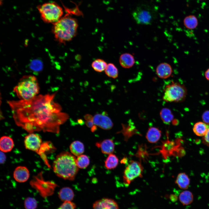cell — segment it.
<instances>
[{"mask_svg": "<svg viewBox=\"0 0 209 209\" xmlns=\"http://www.w3.org/2000/svg\"><path fill=\"white\" fill-rule=\"evenodd\" d=\"M179 200L183 205H187L191 204L193 200V196L192 193L188 190L181 192L179 197Z\"/></svg>", "mask_w": 209, "mask_h": 209, "instance_id": "cb8c5ba5", "label": "cell"}, {"mask_svg": "<svg viewBox=\"0 0 209 209\" xmlns=\"http://www.w3.org/2000/svg\"><path fill=\"white\" fill-rule=\"evenodd\" d=\"M37 8L41 19L47 23L53 24L57 22L63 15L62 8L55 2L44 3L38 6Z\"/></svg>", "mask_w": 209, "mask_h": 209, "instance_id": "5b68a950", "label": "cell"}, {"mask_svg": "<svg viewBox=\"0 0 209 209\" xmlns=\"http://www.w3.org/2000/svg\"><path fill=\"white\" fill-rule=\"evenodd\" d=\"M15 180L20 183H23L27 181L29 177L30 173L28 169L24 166H19L15 169L13 173Z\"/></svg>", "mask_w": 209, "mask_h": 209, "instance_id": "7c38bea8", "label": "cell"}, {"mask_svg": "<svg viewBox=\"0 0 209 209\" xmlns=\"http://www.w3.org/2000/svg\"><path fill=\"white\" fill-rule=\"evenodd\" d=\"M209 129V125L204 122H199L194 125L193 130L194 133L199 136H204Z\"/></svg>", "mask_w": 209, "mask_h": 209, "instance_id": "ac0fdd59", "label": "cell"}, {"mask_svg": "<svg viewBox=\"0 0 209 209\" xmlns=\"http://www.w3.org/2000/svg\"><path fill=\"white\" fill-rule=\"evenodd\" d=\"M160 117L165 124H169L173 119L174 116L171 110L167 108H163L160 111Z\"/></svg>", "mask_w": 209, "mask_h": 209, "instance_id": "d4e9b609", "label": "cell"}, {"mask_svg": "<svg viewBox=\"0 0 209 209\" xmlns=\"http://www.w3.org/2000/svg\"><path fill=\"white\" fill-rule=\"evenodd\" d=\"M163 99L167 102H180L185 99L187 90L183 85L172 82L167 84L164 89Z\"/></svg>", "mask_w": 209, "mask_h": 209, "instance_id": "8992f818", "label": "cell"}, {"mask_svg": "<svg viewBox=\"0 0 209 209\" xmlns=\"http://www.w3.org/2000/svg\"><path fill=\"white\" fill-rule=\"evenodd\" d=\"M83 120H82V119H80L78 120V122L79 123L82 124L83 123Z\"/></svg>", "mask_w": 209, "mask_h": 209, "instance_id": "8d00e7d4", "label": "cell"}, {"mask_svg": "<svg viewBox=\"0 0 209 209\" xmlns=\"http://www.w3.org/2000/svg\"><path fill=\"white\" fill-rule=\"evenodd\" d=\"M6 156L4 152L1 151L0 152V163H4L6 161Z\"/></svg>", "mask_w": 209, "mask_h": 209, "instance_id": "d6a6232c", "label": "cell"}, {"mask_svg": "<svg viewBox=\"0 0 209 209\" xmlns=\"http://www.w3.org/2000/svg\"><path fill=\"white\" fill-rule=\"evenodd\" d=\"M37 206V202L33 198H27L24 201V206L26 209H35Z\"/></svg>", "mask_w": 209, "mask_h": 209, "instance_id": "f1b7e54d", "label": "cell"}, {"mask_svg": "<svg viewBox=\"0 0 209 209\" xmlns=\"http://www.w3.org/2000/svg\"><path fill=\"white\" fill-rule=\"evenodd\" d=\"M107 65L106 62L104 60L97 59L92 62L91 66L95 71L100 72L105 70Z\"/></svg>", "mask_w": 209, "mask_h": 209, "instance_id": "484cf974", "label": "cell"}, {"mask_svg": "<svg viewBox=\"0 0 209 209\" xmlns=\"http://www.w3.org/2000/svg\"><path fill=\"white\" fill-rule=\"evenodd\" d=\"M156 72L158 76L162 79H166L171 75L172 70L171 65L169 64L162 63L157 67Z\"/></svg>", "mask_w": 209, "mask_h": 209, "instance_id": "4fadbf2b", "label": "cell"}, {"mask_svg": "<svg viewBox=\"0 0 209 209\" xmlns=\"http://www.w3.org/2000/svg\"><path fill=\"white\" fill-rule=\"evenodd\" d=\"M90 163L88 157L85 155L82 154L77 157L76 158V163L78 168L84 169L88 167Z\"/></svg>", "mask_w": 209, "mask_h": 209, "instance_id": "4316f807", "label": "cell"}, {"mask_svg": "<svg viewBox=\"0 0 209 209\" xmlns=\"http://www.w3.org/2000/svg\"><path fill=\"white\" fill-rule=\"evenodd\" d=\"M96 145L100 148L102 152L105 154H112L114 149V144L113 140L106 139L96 143Z\"/></svg>", "mask_w": 209, "mask_h": 209, "instance_id": "5bb4252c", "label": "cell"}, {"mask_svg": "<svg viewBox=\"0 0 209 209\" xmlns=\"http://www.w3.org/2000/svg\"><path fill=\"white\" fill-rule=\"evenodd\" d=\"M26 149L38 153L42 144V139L37 134L30 133L26 136L24 140Z\"/></svg>", "mask_w": 209, "mask_h": 209, "instance_id": "9c48e42d", "label": "cell"}, {"mask_svg": "<svg viewBox=\"0 0 209 209\" xmlns=\"http://www.w3.org/2000/svg\"><path fill=\"white\" fill-rule=\"evenodd\" d=\"M143 168L139 162L131 161L126 167L123 175V182L126 185H128L135 179L141 177Z\"/></svg>", "mask_w": 209, "mask_h": 209, "instance_id": "ba28073f", "label": "cell"}, {"mask_svg": "<svg viewBox=\"0 0 209 209\" xmlns=\"http://www.w3.org/2000/svg\"><path fill=\"white\" fill-rule=\"evenodd\" d=\"M118 158L115 155L112 153L110 154L105 161V166L107 169H114L118 165Z\"/></svg>", "mask_w": 209, "mask_h": 209, "instance_id": "603a6c76", "label": "cell"}, {"mask_svg": "<svg viewBox=\"0 0 209 209\" xmlns=\"http://www.w3.org/2000/svg\"><path fill=\"white\" fill-rule=\"evenodd\" d=\"M175 183L181 189H187L190 183V179L188 175L185 173H181L178 175Z\"/></svg>", "mask_w": 209, "mask_h": 209, "instance_id": "d6986e66", "label": "cell"}, {"mask_svg": "<svg viewBox=\"0 0 209 209\" xmlns=\"http://www.w3.org/2000/svg\"><path fill=\"white\" fill-rule=\"evenodd\" d=\"M85 123L87 127L91 129L95 125L93 120H86Z\"/></svg>", "mask_w": 209, "mask_h": 209, "instance_id": "836d02e7", "label": "cell"}, {"mask_svg": "<svg viewBox=\"0 0 209 209\" xmlns=\"http://www.w3.org/2000/svg\"></svg>", "mask_w": 209, "mask_h": 209, "instance_id": "74e56055", "label": "cell"}, {"mask_svg": "<svg viewBox=\"0 0 209 209\" xmlns=\"http://www.w3.org/2000/svg\"><path fill=\"white\" fill-rule=\"evenodd\" d=\"M161 135V132L159 129L155 127H151L147 131L146 138L149 142L155 143L159 140Z\"/></svg>", "mask_w": 209, "mask_h": 209, "instance_id": "9a60e30c", "label": "cell"}, {"mask_svg": "<svg viewBox=\"0 0 209 209\" xmlns=\"http://www.w3.org/2000/svg\"><path fill=\"white\" fill-rule=\"evenodd\" d=\"M93 121L94 125L105 130L110 129L113 126L112 121L105 112L95 114L93 117Z\"/></svg>", "mask_w": 209, "mask_h": 209, "instance_id": "30bf717a", "label": "cell"}, {"mask_svg": "<svg viewBox=\"0 0 209 209\" xmlns=\"http://www.w3.org/2000/svg\"><path fill=\"white\" fill-rule=\"evenodd\" d=\"M84 117L86 120H93V117L90 114H86Z\"/></svg>", "mask_w": 209, "mask_h": 209, "instance_id": "e575fe53", "label": "cell"}, {"mask_svg": "<svg viewBox=\"0 0 209 209\" xmlns=\"http://www.w3.org/2000/svg\"><path fill=\"white\" fill-rule=\"evenodd\" d=\"M56 94L40 95L28 100L8 101L17 125L30 133L43 131L58 134L60 126L69 116L61 111L60 105L54 101Z\"/></svg>", "mask_w": 209, "mask_h": 209, "instance_id": "6da1fadb", "label": "cell"}, {"mask_svg": "<svg viewBox=\"0 0 209 209\" xmlns=\"http://www.w3.org/2000/svg\"><path fill=\"white\" fill-rule=\"evenodd\" d=\"M75 204L71 201L64 202L58 208L59 209H75Z\"/></svg>", "mask_w": 209, "mask_h": 209, "instance_id": "f546056e", "label": "cell"}, {"mask_svg": "<svg viewBox=\"0 0 209 209\" xmlns=\"http://www.w3.org/2000/svg\"><path fill=\"white\" fill-rule=\"evenodd\" d=\"M39 87L37 80L33 75H25L14 87V91L21 100L32 99L39 93Z\"/></svg>", "mask_w": 209, "mask_h": 209, "instance_id": "277c9868", "label": "cell"}, {"mask_svg": "<svg viewBox=\"0 0 209 209\" xmlns=\"http://www.w3.org/2000/svg\"><path fill=\"white\" fill-rule=\"evenodd\" d=\"M133 18L139 24H151L155 18L156 11L149 5L142 4L138 6L133 12Z\"/></svg>", "mask_w": 209, "mask_h": 209, "instance_id": "52a82bcc", "label": "cell"}, {"mask_svg": "<svg viewBox=\"0 0 209 209\" xmlns=\"http://www.w3.org/2000/svg\"><path fill=\"white\" fill-rule=\"evenodd\" d=\"M93 209H119L117 203L114 200L104 198L94 203Z\"/></svg>", "mask_w": 209, "mask_h": 209, "instance_id": "8fae6325", "label": "cell"}, {"mask_svg": "<svg viewBox=\"0 0 209 209\" xmlns=\"http://www.w3.org/2000/svg\"><path fill=\"white\" fill-rule=\"evenodd\" d=\"M205 76L206 79L209 81V68L205 71Z\"/></svg>", "mask_w": 209, "mask_h": 209, "instance_id": "d590c367", "label": "cell"}, {"mask_svg": "<svg viewBox=\"0 0 209 209\" xmlns=\"http://www.w3.org/2000/svg\"><path fill=\"white\" fill-rule=\"evenodd\" d=\"M70 150L72 154L78 157L82 154L84 152V145L82 142L79 141H75L71 144Z\"/></svg>", "mask_w": 209, "mask_h": 209, "instance_id": "ffe728a7", "label": "cell"}, {"mask_svg": "<svg viewBox=\"0 0 209 209\" xmlns=\"http://www.w3.org/2000/svg\"><path fill=\"white\" fill-rule=\"evenodd\" d=\"M203 122L209 125V111L204 112L202 115Z\"/></svg>", "mask_w": 209, "mask_h": 209, "instance_id": "4dcf8cb0", "label": "cell"}, {"mask_svg": "<svg viewBox=\"0 0 209 209\" xmlns=\"http://www.w3.org/2000/svg\"><path fill=\"white\" fill-rule=\"evenodd\" d=\"M78 23L77 19L68 15L53 24V31L56 40L65 44L76 35Z\"/></svg>", "mask_w": 209, "mask_h": 209, "instance_id": "3957f363", "label": "cell"}, {"mask_svg": "<svg viewBox=\"0 0 209 209\" xmlns=\"http://www.w3.org/2000/svg\"></svg>", "mask_w": 209, "mask_h": 209, "instance_id": "f35d334b", "label": "cell"}, {"mask_svg": "<svg viewBox=\"0 0 209 209\" xmlns=\"http://www.w3.org/2000/svg\"><path fill=\"white\" fill-rule=\"evenodd\" d=\"M119 61L120 65L125 68H129L132 67L135 63L133 56L127 53L121 54L120 57Z\"/></svg>", "mask_w": 209, "mask_h": 209, "instance_id": "e0dca14e", "label": "cell"}, {"mask_svg": "<svg viewBox=\"0 0 209 209\" xmlns=\"http://www.w3.org/2000/svg\"><path fill=\"white\" fill-rule=\"evenodd\" d=\"M183 22L185 27L189 29L195 28L198 25V21L197 18L192 15L186 17L184 18Z\"/></svg>", "mask_w": 209, "mask_h": 209, "instance_id": "7402d4cb", "label": "cell"}, {"mask_svg": "<svg viewBox=\"0 0 209 209\" xmlns=\"http://www.w3.org/2000/svg\"><path fill=\"white\" fill-rule=\"evenodd\" d=\"M14 146V143L12 138L7 136H3L0 139V149L4 152L11 151Z\"/></svg>", "mask_w": 209, "mask_h": 209, "instance_id": "2e32d148", "label": "cell"}, {"mask_svg": "<svg viewBox=\"0 0 209 209\" xmlns=\"http://www.w3.org/2000/svg\"><path fill=\"white\" fill-rule=\"evenodd\" d=\"M58 196L61 200L65 202L71 201L74 198V194L71 188L65 187L61 189L59 192Z\"/></svg>", "mask_w": 209, "mask_h": 209, "instance_id": "44dd1931", "label": "cell"}, {"mask_svg": "<svg viewBox=\"0 0 209 209\" xmlns=\"http://www.w3.org/2000/svg\"><path fill=\"white\" fill-rule=\"evenodd\" d=\"M203 142L204 144L209 146V129L207 133L203 138Z\"/></svg>", "mask_w": 209, "mask_h": 209, "instance_id": "1f68e13d", "label": "cell"}, {"mask_svg": "<svg viewBox=\"0 0 209 209\" xmlns=\"http://www.w3.org/2000/svg\"><path fill=\"white\" fill-rule=\"evenodd\" d=\"M54 172L61 178L72 181L78 171L76 158L69 152H63L57 156L53 164Z\"/></svg>", "mask_w": 209, "mask_h": 209, "instance_id": "7a4b0ae2", "label": "cell"}, {"mask_svg": "<svg viewBox=\"0 0 209 209\" xmlns=\"http://www.w3.org/2000/svg\"><path fill=\"white\" fill-rule=\"evenodd\" d=\"M105 71V74L109 77L116 78L118 77V69L113 63H109L108 64Z\"/></svg>", "mask_w": 209, "mask_h": 209, "instance_id": "83f0119b", "label": "cell"}]
</instances>
